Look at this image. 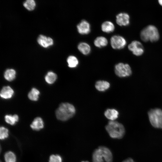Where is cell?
<instances>
[{"instance_id": "obj_1", "label": "cell", "mask_w": 162, "mask_h": 162, "mask_svg": "<svg viewBox=\"0 0 162 162\" xmlns=\"http://www.w3.org/2000/svg\"><path fill=\"white\" fill-rule=\"evenodd\" d=\"M75 111V108L72 104L68 103H62L56 110V115L58 119L65 121L72 117Z\"/></svg>"}, {"instance_id": "obj_8", "label": "cell", "mask_w": 162, "mask_h": 162, "mask_svg": "<svg viewBox=\"0 0 162 162\" xmlns=\"http://www.w3.org/2000/svg\"><path fill=\"white\" fill-rule=\"evenodd\" d=\"M78 32L81 34H88L91 30V26L89 23L85 20L81 21L77 25Z\"/></svg>"}, {"instance_id": "obj_6", "label": "cell", "mask_w": 162, "mask_h": 162, "mask_svg": "<svg viewBox=\"0 0 162 162\" xmlns=\"http://www.w3.org/2000/svg\"><path fill=\"white\" fill-rule=\"evenodd\" d=\"M110 44L112 47L115 49H120L124 47L126 44L125 39L122 36L114 35L110 39Z\"/></svg>"}, {"instance_id": "obj_22", "label": "cell", "mask_w": 162, "mask_h": 162, "mask_svg": "<svg viewBox=\"0 0 162 162\" xmlns=\"http://www.w3.org/2000/svg\"><path fill=\"white\" fill-rule=\"evenodd\" d=\"M67 62L68 67L70 68H75L79 64L77 58L75 56H69L67 59Z\"/></svg>"}, {"instance_id": "obj_13", "label": "cell", "mask_w": 162, "mask_h": 162, "mask_svg": "<svg viewBox=\"0 0 162 162\" xmlns=\"http://www.w3.org/2000/svg\"><path fill=\"white\" fill-rule=\"evenodd\" d=\"M44 123L42 119L40 117L36 118L30 125V127L33 130L38 131L42 129Z\"/></svg>"}, {"instance_id": "obj_26", "label": "cell", "mask_w": 162, "mask_h": 162, "mask_svg": "<svg viewBox=\"0 0 162 162\" xmlns=\"http://www.w3.org/2000/svg\"><path fill=\"white\" fill-rule=\"evenodd\" d=\"M23 5L27 10H31L35 8L36 3L34 0H27L24 2Z\"/></svg>"}, {"instance_id": "obj_16", "label": "cell", "mask_w": 162, "mask_h": 162, "mask_svg": "<svg viewBox=\"0 0 162 162\" xmlns=\"http://www.w3.org/2000/svg\"><path fill=\"white\" fill-rule=\"evenodd\" d=\"M118 112L114 109H108L104 112V115L108 119L111 121H114L118 117Z\"/></svg>"}, {"instance_id": "obj_23", "label": "cell", "mask_w": 162, "mask_h": 162, "mask_svg": "<svg viewBox=\"0 0 162 162\" xmlns=\"http://www.w3.org/2000/svg\"><path fill=\"white\" fill-rule=\"evenodd\" d=\"M4 119L5 122L7 123L13 125L18 121L19 117L16 114L13 115H7L5 116Z\"/></svg>"}, {"instance_id": "obj_7", "label": "cell", "mask_w": 162, "mask_h": 162, "mask_svg": "<svg viewBox=\"0 0 162 162\" xmlns=\"http://www.w3.org/2000/svg\"><path fill=\"white\" fill-rule=\"evenodd\" d=\"M129 50L136 56L141 55L144 52V49L142 44L140 42L134 40L128 45Z\"/></svg>"}, {"instance_id": "obj_15", "label": "cell", "mask_w": 162, "mask_h": 162, "mask_svg": "<svg viewBox=\"0 0 162 162\" xmlns=\"http://www.w3.org/2000/svg\"><path fill=\"white\" fill-rule=\"evenodd\" d=\"M77 48L79 51L84 55H87L90 52L91 48L90 46L86 43L81 42L78 45Z\"/></svg>"}, {"instance_id": "obj_12", "label": "cell", "mask_w": 162, "mask_h": 162, "mask_svg": "<svg viewBox=\"0 0 162 162\" xmlns=\"http://www.w3.org/2000/svg\"><path fill=\"white\" fill-rule=\"evenodd\" d=\"M92 158L93 162H104V155L100 146L94 151Z\"/></svg>"}, {"instance_id": "obj_2", "label": "cell", "mask_w": 162, "mask_h": 162, "mask_svg": "<svg viewBox=\"0 0 162 162\" xmlns=\"http://www.w3.org/2000/svg\"><path fill=\"white\" fill-rule=\"evenodd\" d=\"M105 128L110 136L113 138L121 139L123 136L125 132L123 125L115 121H109Z\"/></svg>"}, {"instance_id": "obj_21", "label": "cell", "mask_w": 162, "mask_h": 162, "mask_svg": "<svg viewBox=\"0 0 162 162\" xmlns=\"http://www.w3.org/2000/svg\"><path fill=\"white\" fill-rule=\"evenodd\" d=\"M57 78L56 74L52 71L48 72L45 77L46 82L50 84L53 83L56 80Z\"/></svg>"}, {"instance_id": "obj_18", "label": "cell", "mask_w": 162, "mask_h": 162, "mask_svg": "<svg viewBox=\"0 0 162 162\" xmlns=\"http://www.w3.org/2000/svg\"><path fill=\"white\" fill-rule=\"evenodd\" d=\"M108 44V40L105 37L100 36L97 37L94 41V45L99 48H101L106 46Z\"/></svg>"}, {"instance_id": "obj_4", "label": "cell", "mask_w": 162, "mask_h": 162, "mask_svg": "<svg viewBox=\"0 0 162 162\" xmlns=\"http://www.w3.org/2000/svg\"><path fill=\"white\" fill-rule=\"evenodd\" d=\"M148 115L152 125L155 128L162 129V110L158 108L152 109Z\"/></svg>"}, {"instance_id": "obj_19", "label": "cell", "mask_w": 162, "mask_h": 162, "mask_svg": "<svg viewBox=\"0 0 162 162\" xmlns=\"http://www.w3.org/2000/svg\"><path fill=\"white\" fill-rule=\"evenodd\" d=\"M104 155V160L106 162H112V155L110 150L107 148L101 146Z\"/></svg>"}, {"instance_id": "obj_17", "label": "cell", "mask_w": 162, "mask_h": 162, "mask_svg": "<svg viewBox=\"0 0 162 162\" xmlns=\"http://www.w3.org/2000/svg\"><path fill=\"white\" fill-rule=\"evenodd\" d=\"M110 87L109 83L106 81L99 80L95 84L96 89L100 91H104Z\"/></svg>"}, {"instance_id": "obj_10", "label": "cell", "mask_w": 162, "mask_h": 162, "mask_svg": "<svg viewBox=\"0 0 162 162\" xmlns=\"http://www.w3.org/2000/svg\"><path fill=\"white\" fill-rule=\"evenodd\" d=\"M37 41L39 44L44 48H47L52 45L53 43V40L52 38L43 35L39 36Z\"/></svg>"}, {"instance_id": "obj_9", "label": "cell", "mask_w": 162, "mask_h": 162, "mask_svg": "<svg viewBox=\"0 0 162 162\" xmlns=\"http://www.w3.org/2000/svg\"><path fill=\"white\" fill-rule=\"evenodd\" d=\"M116 22L120 26H127L129 24L130 16L126 13H120L116 15Z\"/></svg>"}, {"instance_id": "obj_29", "label": "cell", "mask_w": 162, "mask_h": 162, "mask_svg": "<svg viewBox=\"0 0 162 162\" xmlns=\"http://www.w3.org/2000/svg\"><path fill=\"white\" fill-rule=\"evenodd\" d=\"M123 162H135L132 159L130 158H128L125 160Z\"/></svg>"}, {"instance_id": "obj_11", "label": "cell", "mask_w": 162, "mask_h": 162, "mask_svg": "<svg viewBox=\"0 0 162 162\" xmlns=\"http://www.w3.org/2000/svg\"><path fill=\"white\" fill-rule=\"evenodd\" d=\"M14 93V91L10 86L3 87L1 91V97L4 99H8L12 98Z\"/></svg>"}, {"instance_id": "obj_25", "label": "cell", "mask_w": 162, "mask_h": 162, "mask_svg": "<svg viewBox=\"0 0 162 162\" xmlns=\"http://www.w3.org/2000/svg\"><path fill=\"white\" fill-rule=\"evenodd\" d=\"M5 162H16V157L12 152L9 151L6 152L4 155Z\"/></svg>"}, {"instance_id": "obj_5", "label": "cell", "mask_w": 162, "mask_h": 162, "mask_svg": "<svg viewBox=\"0 0 162 162\" xmlns=\"http://www.w3.org/2000/svg\"><path fill=\"white\" fill-rule=\"evenodd\" d=\"M115 72L118 77H125L130 75L132 74L131 68L129 64L119 63L115 67Z\"/></svg>"}, {"instance_id": "obj_27", "label": "cell", "mask_w": 162, "mask_h": 162, "mask_svg": "<svg viewBox=\"0 0 162 162\" xmlns=\"http://www.w3.org/2000/svg\"><path fill=\"white\" fill-rule=\"evenodd\" d=\"M8 136V130L5 127L2 126L0 128V138L3 140L7 138Z\"/></svg>"}, {"instance_id": "obj_28", "label": "cell", "mask_w": 162, "mask_h": 162, "mask_svg": "<svg viewBox=\"0 0 162 162\" xmlns=\"http://www.w3.org/2000/svg\"><path fill=\"white\" fill-rule=\"evenodd\" d=\"M49 162H62V158L58 155L52 154L50 157Z\"/></svg>"}, {"instance_id": "obj_30", "label": "cell", "mask_w": 162, "mask_h": 162, "mask_svg": "<svg viewBox=\"0 0 162 162\" xmlns=\"http://www.w3.org/2000/svg\"><path fill=\"white\" fill-rule=\"evenodd\" d=\"M158 1L159 4L161 5L162 6V0H159Z\"/></svg>"}, {"instance_id": "obj_31", "label": "cell", "mask_w": 162, "mask_h": 162, "mask_svg": "<svg viewBox=\"0 0 162 162\" xmlns=\"http://www.w3.org/2000/svg\"><path fill=\"white\" fill-rule=\"evenodd\" d=\"M81 162H89L88 161H82Z\"/></svg>"}, {"instance_id": "obj_3", "label": "cell", "mask_w": 162, "mask_h": 162, "mask_svg": "<svg viewBox=\"0 0 162 162\" xmlns=\"http://www.w3.org/2000/svg\"><path fill=\"white\" fill-rule=\"evenodd\" d=\"M140 36L141 39L144 42L156 41L159 38V34L157 28L153 25H149L141 31Z\"/></svg>"}, {"instance_id": "obj_20", "label": "cell", "mask_w": 162, "mask_h": 162, "mask_svg": "<svg viewBox=\"0 0 162 162\" xmlns=\"http://www.w3.org/2000/svg\"><path fill=\"white\" fill-rule=\"evenodd\" d=\"M16 75V72L14 70L9 69L5 70L4 74V77L7 80L11 81L14 79Z\"/></svg>"}, {"instance_id": "obj_14", "label": "cell", "mask_w": 162, "mask_h": 162, "mask_svg": "<svg viewBox=\"0 0 162 162\" xmlns=\"http://www.w3.org/2000/svg\"><path fill=\"white\" fill-rule=\"evenodd\" d=\"M101 28L103 32L110 33L114 31L115 27L114 24L112 22L107 21L104 22L102 23Z\"/></svg>"}, {"instance_id": "obj_24", "label": "cell", "mask_w": 162, "mask_h": 162, "mask_svg": "<svg viewBox=\"0 0 162 162\" xmlns=\"http://www.w3.org/2000/svg\"><path fill=\"white\" fill-rule=\"evenodd\" d=\"M40 94L39 91L35 88H33L28 94L29 99L32 101H37L39 98Z\"/></svg>"}]
</instances>
